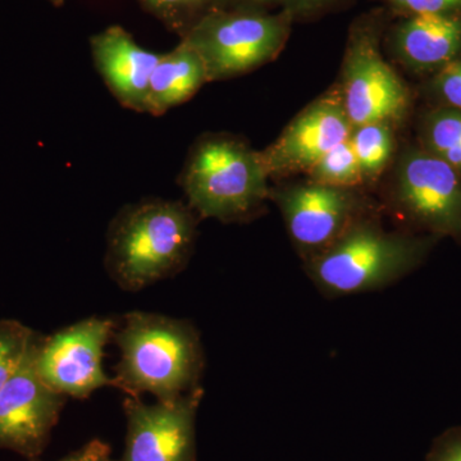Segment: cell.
I'll return each instance as SVG.
<instances>
[{
	"label": "cell",
	"mask_w": 461,
	"mask_h": 461,
	"mask_svg": "<svg viewBox=\"0 0 461 461\" xmlns=\"http://www.w3.org/2000/svg\"><path fill=\"white\" fill-rule=\"evenodd\" d=\"M180 185L199 218L223 223L256 217L271 193L258 151L226 133H208L194 142Z\"/></svg>",
	"instance_id": "277c9868"
},
{
	"label": "cell",
	"mask_w": 461,
	"mask_h": 461,
	"mask_svg": "<svg viewBox=\"0 0 461 461\" xmlns=\"http://www.w3.org/2000/svg\"><path fill=\"white\" fill-rule=\"evenodd\" d=\"M94 66L114 99L129 111L147 113L149 84L160 53L140 47L123 27L109 26L90 39Z\"/></svg>",
	"instance_id": "4fadbf2b"
},
{
	"label": "cell",
	"mask_w": 461,
	"mask_h": 461,
	"mask_svg": "<svg viewBox=\"0 0 461 461\" xmlns=\"http://www.w3.org/2000/svg\"><path fill=\"white\" fill-rule=\"evenodd\" d=\"M149 14H153L181 39L206 11L212 8L211 0H140Z\"/></svg>",
	"instance_id": "ffe728a7"
},
{
	"label": "cell",
	"mask_w": 461,
	"mask_h": 461,
	"mask_svg": "<svg viewBox=\"0 0 461 461\" xmlns=\"http://www.w3.org/2000/svg\"><path fill=\"white\" fill-rule=\"evenodd\" d=\"M208 76L198 51L182 41L177 47L160 56L149 84L147 113L160 117L171 109L189 102Z\"/></svg>",
	"instance_id": "9a60e30c"
},
{
	"label": "cell",
	"mask_w": 461,
	"mask_h": 461,
	"mask_svg": "<svg viewBox=\"0 0 461 461\" xmlns=\"http://www.w3.org/2000/svg\"><path fill=\"white\" fill-rule=\"evenodd\" d=\"M114 327L111 320L93 317L39 339L35 363L42 381L60 395L76 399H85L100 387L114 386L103 366Z\"/></svg>",
	"instance_id": "ba28073f"
},
{
	"label": "cell",
	"mask_w": 461,
	"mask_h": 461,
	"mask_svg": "<svg viewBox=\"0 0 461 461\" xmlns=\"http://www.w3.org/2000/svg\"><path fill=\"white\" fill-rule=\"evenodd\" d=\"M36 336L21 321H0V390L23 363Z\"/></svg>",
	"instance_id": "d6986e66"
},
{
	"label": "cell",
	"mask_w": 461,
	"mask_h": 461,
	"mask_svg": "<svg viewBox=\"0 0 461 461\" xmlns=\"http://www.w3.org/2000/svg\"><path fill=\"white\" fill-rule=\"evenodd\" d=\"M423 148L461 176V111L441 107L426 115L421 127Z\"/></svg>",
	"instance_id": "2e32d148"
},
{
	"label": "cell",
	"mask_w": 461,
	"mask_h": 461,
	"mask_svg": "<svg viewBox=\"0 0 461 461\" xmlns=\"http://www.w3.org/2000/svg\"><path fill=\"white\" fill-rule=\"evenodd\" d=\"M293 20L284 9L272 14L212 8L182 41L202 57L208 83L229 80L275 59L286 44Z\"/></svg>",
	"instance_id": "5b68a950"
},
{
	"label": "cell",
	"mask_w": 461,
	"mask_h": 461,
	"mask_svg": "<svg viewBox=\"0 0 461 461\" xmlns=\"http://www.w3.org/2000/svg\"><path fill=\"white\" fill-rule=\"evenodd\" d=\"M57 461H118L111 455V448L100 439H93L83 447Z\"/></svg>",
	"instance_id": "cb8c5ba5"
},
{
	"label": "cell",
	"mask_w": 461,
	"mask_h": 461,
	"mask_svg": "<svg viewBox=\"0 0 461 461\" xmlns=\"http://www.w3.org/2000/svg\"><path fill=\"white\" fill-rule=\"evenodd\" d=\"M339 95L353 129L390 124L406 113L408 90L379 53L377 32L372 25H357L351 32Z\"/></svg>",
	"instance_id": "52a82bcc"
},
{
	"label": "cell",
	"mask_w": 461,
	"mask_h": 461,
	"mask_svg": "<svg viewBox=\"0 0 461 461\" xmlns=\"http://www.w3.org/2000/svg\"><path fill=\"white\" fill-rule=\"evenodd\" d=\"M269 199L280 208L288 235L305 262L320 256L366 217L363 203L353 190L313 181L271 190Z\"/></svg>",
	"instance_id": "30bf717a"
},
{
	"label": "cell",
	"mask_w": 461,
	"mask_h": 461,
	"mask_svg": "<svg viewBox=\"0 0 461 461\" xmlns=\"http://www.w3.org/2000/svg\"><path fill=\"white\" fill-rule=\"evenodd\" d=\"M351 131L339 90L315 100L258 154L268 178L308 172L330 149L348 140Z\"/></svg>",
	"instance_id": "7c38bea8"
},
{
	"label": "cell",
	"mask_w": 461,
	"mask_h": 461,
	"mask_svg": "<svg viewBox=\"0 0 461 461\" xmlns=\"http://www.w3.org/2000/svg\"><path fill=\"white\" fill-rule=\"evenodd\" d=\"M113 338L121 351L113 384L127 395L169 402L200 386L204 350L190 321L131 312Z\"/></svg>",
	"instance_id": "7a4b0ae2"
},
{
	"label": "cell",
	"mask_w": 461,
	"mask_h": 461,
	"mask_svg": "<svg viewBox=\"0 0 461 461\" xmlns=\"http://www.w3.org/2000/svg\"><path fill=\"white\" fill-rule=\"evenodd\" d=\"M393 206L412 230L461 242V176L426 149H409L397 167Z\"/></svg>",
	"instance_id": "8992f818"
},
{
	"label": "cell",
	"mask_w": 461,
	"mask_h": 461,
	"mask_svg": "<svg viewBox=\"0 0 461 461\" xmlns=\"http://www.w3.org/2000/svg\"><path fill=\"white\" fill-rule=\"evenodd\" d=\"M403 17L461 16V0H384Z\"/></svg>",
	"instance_id": "44dd1931"
},
{
	"label": "cell",
	"mask_w": 461,
	"mask_h": 461,
	"mask_svg": "<svg viewBox=\"0 0 461 461\" xmlns=\"http://www.w3.org/2000/svg\"><path fill=\"white\" fill-rule=\"evenodd\" d=\"M203 396L202 386L154 405L127 396L126 447L121 461H196L195 421Z\"/></svg>",
	"instance_id": "9c48e42d"
},
{
	"label": "cell",
	"mask_w": 461,
	"mask_h": 461,
	"mask_svg": "<svg viewBox=\"0 0 461 461\" xmlns=\"http://www.w3.org/2000/svg\"><path fill=\"white\" fill-rule=\"evenodd\" d=\"M284 3L285 0H211L212 8L226 11L267 12V8L284 5Z\"/></svg>",
	"instance_id": "d4e9b609"
},
{
	"label": "cell",
	"mask_w": 461,
	"mask_h": 461,
	"mask_svg": "<svg viewBox=\"0 0 461 461\" xmlns=\"http://www.w3.org/2000/svg\"><path fill=\"white\" fill-rule=\"evenodd\" d=\"M432 91L444 107L461 111V57L437 72L432 80Z\"/></svg>",
	"instance_id": "7402d4cb"
},
{
	"label": "cell",
	"mask_w": 461,
	"mask_h": 461,
	"mask_svg": "<svg viewBox=\"0 0 461 461\" xmlns=\"http://www.w3.org/2000/svg\"><path fill=\"white\" fill-rule=\"evenodd\" d=\"M48 2L51 3V5H56V7H62L65 5V0H48Z\"/></svg>",
	"instance_id": "4316f807"
},
{
	"label": "cell",
	"mask_w": 461,
	"mask_h": 461,
	"mask_svg": "<svg viewBox=\"0 0 461 461\" xmlns=\"http://www.w3.org/2000/svg\"><path fill=\"white\" fill-rule=\"evenodd\" d=\"M348 139L330 149L329 153L324 154L309 169L312 181L315 184L348 190H353V187L363 184L364 178L359 162Z\"/></svg>",
	"instance_id": "ac0fdd59"
},
{
	"label": "cell",
	"mask_w": 461,
	"mask_h": 461,
	"mask_svg": "<svg viewBox=\"0 0 461 461\" xmlns=\"http://www.w3.org/2000/svg\"><path fill=\"white\" fill-rule=\"evenodd\" d=\"M39 336L18 371L0 390V448L35 459L50 441L66 396L51 390L36 369Z\"/></svg>",
	"instance_id": "8fae6325"
},
{
	"label": "cell",
	"mask_w": 461,
	"mask_h": 461,
	"mask_svg": "<svg viewBox=\"0 0 461 461\" xmlns=\"http://www.w3.org/2000/svg\"><path fill=\"white\" fill-rule=\"evenodd\" d=\"M199 215L180 200L149 198L123 206L109 224L105 268L136 291L182 271L193 254Z\"/></svg>",
	"instance_id": "6da1fadb"
},
{
	"label": "cell",
	"mask_w": 461,
	"mask_h": 461,
	"mask_svg": "<svg viewBox=\"0 0 461 461\" xmlns=\"http://www.w3.org/2000/svg\"><path fill=\"white\" fill-rule=\"evenodd\" d=\"M426 461H461V426L451 427L437 436Z\"/></svg>",
	"instance_id": "603a6c76"
},
{
	"label": "cell",
	"mask_w": 461,
	"mask_h": 461,
	"mask_svg": "<svg viewBox=\"0 0 461 461\" xmlns=\"http://www.w3.org/2000/svg\"><path fill=\"white\" fill-rule=\"evenodd\" d=\"M348 140L359 162L364 181L375 180L386 168L395 147L390 124L369 123L354 127Z\"/></svg>",
	"instance_id": "e0dca14e"
},
{
	"label": "cell",
	"mask_w": 461,
	"mask_h": 461,
	"mask_svg": "<svg viewBox=\"0 0 461 461\" xmlns=\"http://www.w3.org/2000/svg\"><path fill=\"white\" fill-rule=\"evenodd\" d=\"M333 2L335 0H285L282 9L293 18L305 17L329 7Z\"/></svg>",
	"instance_id": "484cf974"
},
{
	"label": "cell",
	"mask_w": 461,
	"mask_h": 461,
	"mask_svg": "<svg viewBox=\"0 0 461 461\" xmlns=\"http://www.w3.org/2000/svg\"><path fill=\"white\" fill-rule=\"evenodd\" d=\"M438 240L388 232L363 217L323 253L306 260V275L329 299L384 290L420 268Z\"/></svg>",
	"instance_id": "3957f363"
},
{
	"label": "cell",
	"mask_w": 461,
	"mask_h": 461,
	"mask_svg": "<svg viewBox=\"0 0 461 461\" xmlns=\"http://www.w3.org/2000/svg\"><path fill=\"white\" fill-rule=\"evenodd\" d=\"M391 41L408 68L437 74L461 57V16L403 17Z\"/></svg>",
	"instance_id": "5bb4252c"
}]
</instances>
